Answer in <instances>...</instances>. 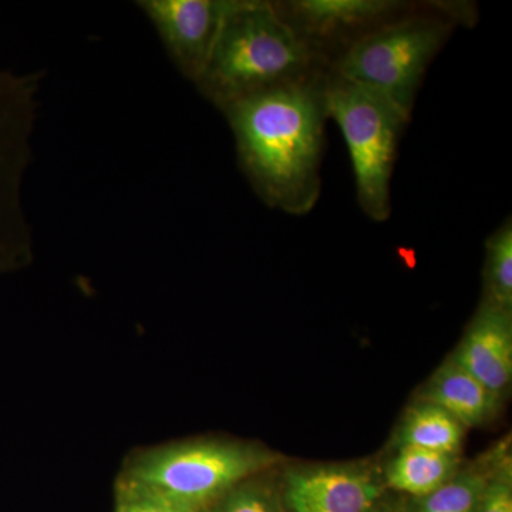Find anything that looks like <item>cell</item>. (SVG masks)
I'll return each instance as SVG.
<instances>
[{
  "label": "cell",
  "instance_id": "obj_18",
  "mask_svg": "<svg viewBox=\"0 0 512 512\" xmlns=\"http://www.w3.org/2000/svg\"><path fill=\"white\" fill-rule=\"evenodd\" d=\"M114 512H180L156 498L119 487Z\"/></svg>",
  "mask_w": 512,
  "mask_h": 512
},
{
  "label": "cell",
  "instance_id": "obj_16",
  "mask_svg": "<svg viewBox=\"0 0 512 512\" xmlns=\"http://www.w3.org/2000/svg\"><path fill=\"white\" fill-rule=\"evenodd\" d=\"M477 512H512V461L505 447L495 450L490 480Z\"/></svg>",
  "mask_w": 512,
  "mask_h": 512
},
{
  "label": "cell",
  "instance_id": "obj_17",
  "mask_svg": "<svg viewBox=\"0 0 512 512\" xmlns=\"http://www.w3.org/2000/svg\"><path fill=\"white\" fill-rule=\"evenodd\" d=\"M218 503L217 512H282L274 495L249 480L237 485Z\"/></svg>",
  "mask_w": 512,
  "mask_h": 512
},
{
  "label": "cell",
  "instance_id": "obj_14",
  "mask_svg": "<svg viewBox=\"0 0 512 512\" xmlns=\"http://www.w3.org/2000/svg\"><path fill=\"white\" fill-rule=\"evenodd\" d=\"M494 453L483 463L460 468L433 493L417 500L414 512H477L491 476Z\"/></svg>",
  "mask_w": 512,
  "mask_h": 512
},
{
  "label": "cell",
  "instance_id": "obj_8",
  "mask_svg": "<svg viewBox=\"0 0 512 512\" xmlns=\"http://www.w3.org/2000/svg\"><path fill=\"white\" fill-rule=\"evenodd\" d=\"M234 0H141L168 55L195 84L207 67Z\"/></svg>",
  "mask_w": 512,
  "mask_h": 512
},
{
  "label": "cell",
  "instance_id": "obj_10",
  "mask_svg": "<svg viewBox=\"0 0 512 512\" xmlns=\"http://www.w3.org/2000/svg\"><path fill=\"white\" fill-rule=\"evenodd\" d=\"M451 355L504 399L512 379V312L483 299Z\"/></svg>",
  "mask_w": 512,
  "mask_h": 512
},
{
  "label": "cell",
  "instance_id": "obj_4",
  "mask_svg": "<svg viewBox=\"0 0 512 512\" xmlns=\"http://www.w3.org/2000/svg\"><path fill=\"white\" fill-rule=\"evenodd\" d=\"M450 6H419L363 36L330 66L332 72L392 101L407 119L430 63L456 23Z\"/></svg>",
  "mask_w": 512,
  "mask_h": 512
},
{
  "label": "cell",
  "instance_id": "obj_5",
  "mask_svg": "<svg viewBox=\"0 0 512 512\" xmlns=\"http://www.w3.org/2000/svg\"><path fill=\"white\" fill-rule=\"evenodd\" d=\"M326 111L338 123L355 173L357 202L370 220L392 214V177L406 116L376 90L328 70Z\"/></svg>",
  "mask_w": 512,
  "mask_h": 512
},
{
  "label": "cell",
  "instance_id": "obj_1",
  "mask_svg": "<svg viewBox=\"0 0 512 512\" xmlns=\"http://www.w3.org/2000/svg\"><path fill=\"white\" fill-rule=\"evenodd\" d=\"M326 73L256 93L222 110L252 188L266 205L286 214H308L319 200L329 119Z\"/></svg>",
  "mask_w": 512,
  "mask_h": 512
},
{
  "label": "cell",
  "instance_id": "obj_12",
  "mask_svg": "<svg viewBox=\"0 0 512 512\" xmlns=\"http://www.w3.org/2000/svg\"><path fill=\"white\" fill-rule=\"evenodd\" d=\"M460 470L458 454L437 453L417 447H397L384 468V485L399 493L426 497Z\"/></svg>",
  "mask_w": 512,
  "mask_h": 512
},
{
  "label": "cell",
  "instance_id": "obj_15",
  "mask_svg": "<svg viewBox=\"0 0 512 512\" xmlns=\"http://www.w3.org/2000/svg\"><path fill=\"white\" fill-rule=\"evenodd\" d=\"M484 301L512 312V222L505 220L485 242Z\"/></svg>",
  "mask_w": 512,
  "mask_h": 512
},
{
  "label": "cell",
  "instance_id": "obj_19",
  "mask_svg": "<svg viewBox=\"0 0 512 512\" xmlns=\"http://www.w3.org/2000/svg\"><path fill=\"white\" fill-rule=\"evenodd\" d=\"M370 512H380V511H379V503H377V504H376V507H375V508H373V510H372V511H370Z\"/></svg>",
  "mask_w": 512,
  "mask_h": 512
},
{
  "label": "cell",
  "instance_id": "obj_2",
  "mask_svg": "<svg viewBox=\"0 0 512 512\" xmlns=\"http://www.w3.org/2000/svg\"><path fill=\"white\" fill-rule=\"evenodd\" d=\"M328 70L282 18L275 2L234 0L195 86L222 111L256 93Z\"/></svg>",
  "mask_w": 512,
  "mask_h": 512
},
{
  "label": "cell",
  "instance_id": "obj_9",
  "mask_svg": "<svg viewBox=\"0 0 512 512\" xmlns=\"http://www.w3.org/2000/svg\"><path fill=\"white\" fill-rule=\"evenodd\" d=\"M383 487L367 464H322L289 471L284 495L289 512H370Z\"/></svg>",
  "mask_w": 512,
  "mask_h": 512
},
{
  "label": "cell",
  "instance_id": "obj_13",
  "mask_svg": "<svg viewBox=\"0 0 512 512\" xmlns=\"http://www.w3.org/2000/svg\"><path fill=\"white\" fill-rule=\"evenodd\" d=\"M464 427L436 404L419 400L404 414L397 431V447H417L437 453L458 454Z\"/></svg>",
  "mask_w": 512,
  "mask_h": 512
},
{
  "label": "cell",
  "instance_id": "obj_7",
  "mask_svg": "<svg viewBox=\"0 0 512 512\" xmlns=\"http://www.w3.org/2000/svg\"><path fill=\"white\" fill-rule=\"evenodd\" d=\"M275 6L329 69L357 40L414 8L396 0H291Z\"/></svg>",
  "mask_w": 512,
  "mask_h": 512
},
{
  "label": "cell",
  "instance_id": "obj_3",
  "mask_svg": "<svg viewBox=\"0 0 512 512\" xmlns=\"http://www.w3.org/2000/svg\"><path fill=\"white\" fill-rule=\"evenodd\" d=\"M279 460L274 451L244 441H178L136 454L126 464L119 487L156 498L180 512H202Z\"/></svg>",
  "mask_w": 512,
  "mask_h": 512
},
{
  "label": "cell",
  "instance_id": "obj_6",
  "mask_svg": "<svg viewBox=\"0 0 512 512\" xmlns=\"http://www.w3.org/2000/svg\"><path fill=\"white\" fill-rule=\"evenodd\" d=\"M37 89L36 76L0 67V275L25 268L33 255L23 185L32 160Z\"/></svg>",
  "mask_w": 512,
  "mask_h": 512
},
{
  "label": "cell",
  "instance_id": "obj_11",
  "mask_svg": "<svg viewBox=\"0 0 512 512\" xmlns=\"http://www.w3.org/2000/svg\"><path fill=\"white\" fill-rule=\"evenodd\" d=\"M420 399L446 410L464 429L493 420L503 404V397L487 389L453 355L430 377Z\"/></svg>",
  "mask_w": 512,
  "mask_h": 512
}]
</instances>
